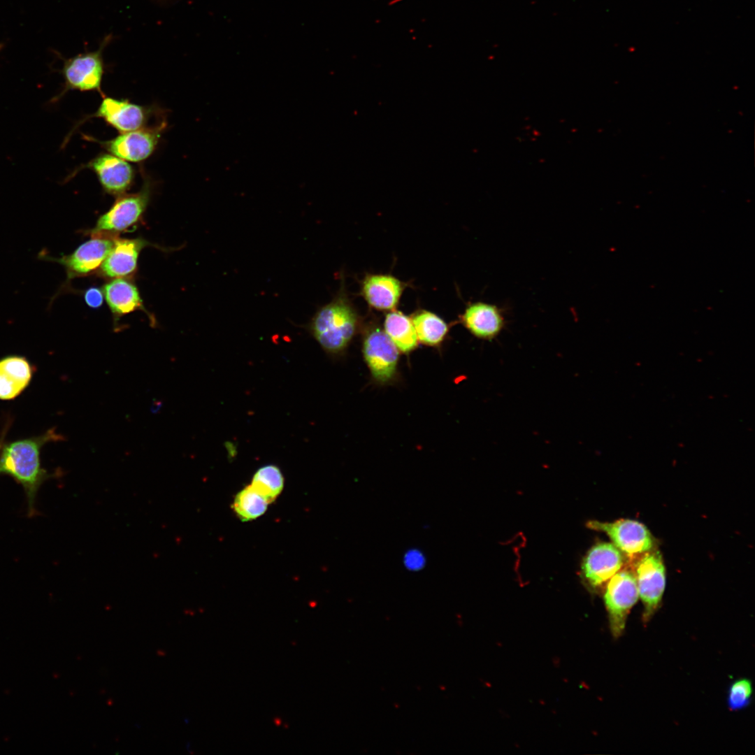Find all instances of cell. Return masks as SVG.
Instances as JSON below:
<instances>
[{
    "instance_id": "1",
    "label": "cell",
    "mask_w": 755,
    "mask_h": 755,
    "mask_svg": "<svg viewBox=\"0 0 755 755\" xmlns=\"http://www.w3.org/2000/svg\"><path fill=\"white\" fill-rule=\"evenodd\" d=\"M340 288L325 305L319 307L306 325L309 333L325 352L343 353L361 326V317L347 294L343 278Z\"/></svg>"
},
{
    "instance_id": "2",
    "label": "cell",
    "mask_w": 755,
    "mask_h": 755,
    "mask_svg": "<svg viewBox=\"0 0 755 755\" xmlns=\"http://www.w3.org/2000/svg\"><path fill=\"white\" fill-rule=\"evenodd\" d=\"M61 439L60 435L50 430L39 436L6 444L0 453V475L10 476L23 487L29 516L36 514V498L40 487L54 475L42 468L41 449L49 441Z\"/></svg>"
},
{
    "instance_id": "3",
    "label": "cell",
    "mask_w": 755,
    "mask_h": 755,
    "mask_svg": "<svg viewBox=\"0 0 755 755\" xmlns=\"http://www.w3.org/2000/svg\"><path fill=\"white\" fill-rule=\"evenodd\" d=\"M152 185L145 178L139 191L117 197L111 207L96 221L92 234H115L128 230L139 222L150 201Z\"/></svg>"
},
{
    "instance_id": "4",
    "label": "cell",
    "mask_w": 755,
    "mask_h": 755,
    "mask_svg": "<svg viewBox=\"0 0 755 755\" xmlns=\"http://www.w3.org/2000/svg\"><path fill=\"white\" fill-rule=\"evenodd\" d=\"M96 110L85 118L102 119L107 124L120 133H125L161 124H151L152 117L162 115L156 107L142 106L131 102L129 99H116L104 94Z\"/></svg>"
},
{
    "instance_id": "5",
    "label": "cell",
    "mask_w": 755,
    "mask_h": 755,
    "mask_svg": "<svg viewBox=\"0 0 755 755\" xmlns=\"http://www.w3.org/2000/svg\"><path fill=\"white\" fill-rule=\"evenodd\" d=\"M639 598L633 570L623 567L606 585L604 602L608 614L610 629L614 638L624 632L631 610Z\"/></svg>"
},
{
    "instance_id": "6",
    "label": "cell",
    "mask_w": 755,
    "mask_h": 755,
    "mask_svg": "<svg viewBox=\"0 0 755 755\" xmlns=\"http://www.w3.org/2000/svg\"><path fill=\"white\" fill-rule=\"evenodd\" d=\"M633 572L646 624L659 609L666 587V569L660 552L654 549L638 556Z\"/></svg>"
},
{
    "instance_id": "7",
    "label": "cell",
    "mask_w": 755,
    "mask_h": 755,
    "mask_svg": "<svg viewBox=\"0 0 755 755\" xmlns=\"http://www.w3.org/2000/svg\"><path fill=\"white\" fill-rule=\"evenodd\" d=\"M92 236L90 240L80 245L71 254L55 257L41 251L38 258L63 266L67 276L66 283L75 278L89 275L101 266L113 245L115 236L104 233Z\"/></svg>"
},
{
    "instance_id": "8",
    "label": "cell",
    "mask_w": 755,
    "mask_h": 755,
    "mask_svg": "<svg viewBox=\"0 0 755 755\" xmlns=\"http://www.w3.org/2000/svg\"><path fill=\"white\" fill-rule=\"evenodd\" d=\"M166 123L136 131L120 133L113 138L101 141L89 136L87 140L96 142L108 152L127 161L139 163L148 159L155 151Z\"/></svg>"
},
{
    "instance_id": "9",
    "label": "cell",
    "mask_w": 755,
    "mask_h": 755,
    "mask_svg": "<svg viewBox=\"0 0 755 755\" xmlns=\"http://www.w3.org/2000/svg\"><path fill=\"white\" fill-rule=\"evenodd\" d=\"M366 330L363 339L365 361L375 381L389 382L396 375L398 350L378 325L372 324Z\"/></svg>"
},
{
    "instance_id": "10",
    "label": "cell",
    "mask_w": 755,
    "mask_h": 755,
    "mask_svg": "<svg viewBox=\"0 0 755 755\" xmlns=\"http://www.w3.org/2000/svg\"><path fill=\"white\" fill-rule=\"evenodd\" d=\"M587 526L604 532L612 544L622 554L635 557L654 549L655 541L647 528L642 523L629 519H621L612 522L589 521Z\"/></svg>"
},
{
    "instance_id": "11",
    "label": "cell",
    "mask_w": 755,
    "mask_h": 755,
    "mask_svg": "<svg viewBox=\"0 0 755 755\" xmlns=\"http://www.w3.org/2000/svg\"><path fill=\"white\" fill-rule=\"evenodd\" d=\"M62 73L64 89L80 92H97L101 96L104 64L102 48L73 57L64 63Z\"/></svg>"
},
{
    "instance_id": "12",
    "label": "cell",
    "mask_w": 755,
    "mask_h": 755,
    "mask_svg": "<svg viewBox=\"0 0 755 755\" xmlns=\"http://www.w3.org/2000/svg\"><path fill=\"white\" fill-rule=\"evenodd\" d=\"M83 168L92 171L103 190L117 197L131 187L136 175L132 165L109 152L99 153L78 171Z\"/></svg>"
},
{
    "instance_id": "13",
    "label": "cell",
    "mask_w": 755,
    "mask_h": 755,
    "mask_svg": "<svg viewBox=\"0 0 755 755\" xmlns=\"http://www.w3.org/2000/svg\"><path fill=\"white\" fill-rule=\"evenodd\" d=\"M624 564L620 550L612 543L601 542L588 551L582 563V574L590 587L596 588L607 582Z\"/></svg>"
},
{
    "instance_id": "14",
    "label": "cell",
    "mask_w": 755,
    "mask_h": 755,
    "mask_svg": "<svg viewBox=\"0 0 755 755\" xmlns=\"http://www.w3.org/2000/svg\"><path fill=\"white\" fill-rule=\"evenodd\" d=\"M459 317L465 328L482 340L496 338L505 324L503 309L482 301L470 303Z\"/></svg>"
},
{
    "instance_id": "15",
    "label": "cell",
    "mask_w": 755,
    "mask_h": 755,
    "mask_svg": "<svg viewBox=\"0 0 755 755\" xmlns=\"http://www.w3.org/2000/svg\"><path fill=\"white\" fill-rule=\"evenodd\" d=\"M406 284L388 274H366L361 281V295L377 310H396Z\"/></svg>"
},
{
    "instance_id": "16",
    "label": "cell",
    "mask_w": 755,
    "mask_h": 755,
    "mask_svg": "<svg viewBox=\"0 0 755 755\" xmlns=\"http://www.w3.org/2000/svg\"><path fill=\"white\" fill-rule=\"evenodd\" d=\"M148 245L141 238H121L115 236L113 245L100 266L103 275L109 278H125L137 268L141 251Z\"/></svg>"
},
{
    "instance_id": "17",
    "label": "cell",
    "mask_w": 755,
    "mask_h": 755,
    "mask_svg": "<svg viewBox=\"0 0 755 755\" xmlns=\"http://www.w3.org/2000/svg\"><path fill=\"white\" fill-rule=\"evenodd\" d=\"M103 293L109 308L116 317L141 310L154 324V319L145 308L139 292L131 282L123 278H115L103 285Z\"/></svg>"
},
{
    "instance_id": "18",
    "label": "cell",
    "mask_w": 755,
    "mask_h": 755,
    "mask_svg": "<svg viewBox=\"0 0 755 755\" xmlns=\"http://www.w3.org/2000/svg\"><path fill=\"white\" fill-rule=\"evenodd\" d=\"M32 368L22 357L10 356L0 360V399L17 397L29 384Z\"/></svg>"
},
{
    "instance_id": "19",
    "label": "cell",
    "mask_w": 755,
    "mask_h": 755,
    "mask_svg": "<svg viewBox=\"0 0 755 755\" xmlns=\"http://www.w3.org/2000/svg\"><path fill=\"white\" fill-rule=\"evenodd\" d=\"M384 330L398 351L409 353L418 345L416 331L410 317L394 310L384 317Z\"/></svg>"
},
{
    "instance_id": "20",
    "label": "cell",
    "mask_w": 755,
    "mask_h": 755,
    "mask_svg": "<svg viewBox=\"0 0 755 755\" xmlns=\"http://www.w3.org/2000/svg\"><path fill=\"white\" fill-rule=\"evenodd\" d=\"M418 341L428 346H438L445 338L447 324L435 313L419 309L410 317Z\"/></svg>"
},
{
    "instance_id": "21",
    "label": "cell",
    "mask_w": 755,
    "mask_h": 755,
    "mask_svg": "<svg viewBox=\"0 0 755 755\" xmlns=\"http://www.w3.org/2000/svg\"><path fill=\"white\" fill-rule=\"evenodd\" d=\"M250 485L270 503L282 491L284 477L277 466L268 464L256 471Z\"/></svg>"
},
{
    "instance_id": "22",
    "label": "cell",
    "mask_w": 755,
    "mask_h": 755,
    "mask_svg": "<svg viewBox=\"0 0 755 755\" xmlns=\"http://www.w3.org/2000/svg\"><path fill=\"white\" fill-rule=\"evenodd\" d=\"M268 502L251 485L245 487L235 496L233 509L240 520L255 519L266 510Z\"/></svg>"
},
{
    "instance_id": "23",
    "label": "cell",
    "mask_w": 755,
    "mask_h": 755,
    "mask_svg": "<svg viewBox=\"0 0 755 755\" xmlns=\"http://www.w3.org/2000/svg\"><path fill=\"white\" fill-rule=\"evenodd\" d=\"M753 686L750 680L739 678L733 682L727 693V705L731 711H739L749 705L752 700Z\"/></svg>"
},
{
    "instance_id": "24",
    "label": "cell",
    "mask_w": 755,
    "mask_h": 755,
    "mask_svg": "<svg viewBox=\"0 0 755 755\" xmlns=\"http://www.w3.org/2000/svg\"><path fill=\"white\" fill-rule=\"evenodd\" d=\"M103 296V291L97 287H90L84 294L85 303L92 308H98L102 305Z\"/></svg>"
},
{
    "instance_id": "25",
    "label": "cell",
    "mask_w": 755,
    "mask_h": 755,
    "mask_svg": "<svg viewBox=\"0 0 755 755\" xmlns=\"http://www.w3.org/2000/svg\"><path fill=\"white\" fill-rule=\"evenodd\" d=\"M161 407H162V401H159V400L154 399L152 401V404H151L150 411L153 414H157L160 411Z\"/></svg>"
}]
</instances>
